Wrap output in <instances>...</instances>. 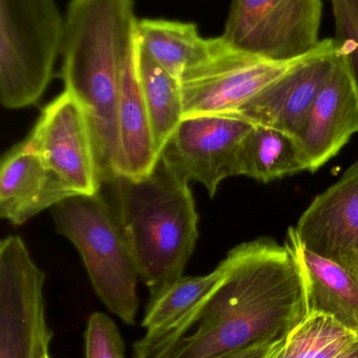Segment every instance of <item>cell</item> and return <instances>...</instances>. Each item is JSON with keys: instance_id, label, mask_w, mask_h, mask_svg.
I'll list each match as a JSON object with an SVG mask.
<instances>
[{"instance_id": "5bb4252c", "label": "cell", "mask_w": 358, "mask_h": 358, "mask_svg": "<svg viewBox=\"0 0 358 358\" xmlns=\"http://www.w3.org/2000/svg\"><path fill=\"white\" fill-rule=\"evenodd\" d=\"M76 194L42 161L27 140L11 149L0 169V216L21 225Z\"/></svg>"}, {"instance_id": "ba28073f", "label": "cell", "mask_w": 358, "mask_h": 358, "mask_svg": "<svg viewBox=\"0 0 358 358\" xmlns=\"http://www.w3.org/2000/svg\"><path fill=\"white\" fill-rule=\"evenodd\" d=\"M46 273L23 240L0 243V358H43L53 338L44 313Z\"/></svg>"}, {"instance_id": "7a4b0ae2", "label": "cell", "mask_w": 358, "mask_h": 358, "mask_svg": "<svg viewBox=\"0 0 358 358\" xmlns=\"http://www.w3.org/2000/svg\"><path fill=\"white\" fill-rule=\"evenodd\" d=\"M138 22L135 0H71L64 15L61 78L88 115L102 176L120 170V86Z\"/></svg>"}, {"instance_id": "d6986e66", "label": "cell", "mask_w": 358, "mask_h": 358, "mask_svg": "<svg viewBox=\"0 0 358 358\" xmlns=\"http://www.w3.org/2000/svg\"><path fill=\"white\" fill-rule=\"evenodd\" d=\"M139 71L153 144L160 157L170 136L184 117L180 81L143 52L141 48Z\"/></svg>"}, {"instance_id": "277c9868", "label": "cell", "mask_w": 358, "mask_h": 358, "mask_svg": "<svg viewBox=\"0 0 358 358\" xmlns=\"http://www.w3.org/2000/svg\"><path fill=\"white\" fill-rule=\"evenodd\" d=\"M57 231L77 248L95 292L124 324L139 310L138 271L117 216L102 197L75 195L52 208Z\"/></svg>"}, {"instance_id": "7c38bea8", "label": "cell", "mask_w": 358, "mask_h": 358, "mask_svg": "<svg viewBox=\"0 0 358 358\" xmlns=\"http://www.w3.org/2000/svg\"><path fill=\"white\" fill-rule=\"evenodd\" d=\"M336 56L333 38L322 40L294 69L230 115L252 125L280 130L294 138L305 123Z\"/></svg>"}, {"instance_id": "9a60e30c", "label": "cell", "mask_w": 358, "mask_h": 358, "mask_svg": "<svg viewBox=\"0 0 358 358\" xmlns=\"http://www.w3.org/2000/svg\"><path fill=\"white\" fill-rule=\"evenodd\" d=\"M286 242L302 268L308 317H329L358 334V280L348 269L301 245L290 227Z\"/></svg>"}, {"instance_id": "e0dca14e", "label": "cell", "mask_w": 358, "mask_h": 358, "mask_svg": "<svg viewBox=\"0 0 358 358\" xmlns=\"http://www.w3.org/2000/svg\"><path fill=\"white\" fill-rule=\"evenodd\" d=\"M137 37L141 50L178 80L207 50L208 38L193 22L139 19Z\"/></svg>"}, {"instance_id": "d4e9b609", "label": "cell", "mask_w": 358, "mask_h": 358, "mask_svg": "<svg viewBox=\"0 0 358 358\" xmlns=\"http://www.w3.org/2000/svg\"><path fill=\"white\" fill-rule=\"evenodd\" d=\"M333 358H358V336Z\"/></svg>"}, {"instance_id": "30bf717a", "label": "cell", "mask_w": 358, "mask_h": 358, "mask_svg": "<svg viewBox=\"0 0 358 358\" xmlns=\"http://www.w3.org/2000/svg\"><path fill=\"white\" fill-rule=\"evenodd\" d=\"M42 161L76 195H97L100 172L88 115L63 90L48 103L27 138Z\"/></svg>"}, {"instance_id": "6da1fadb", "label": "cell", "mask_w": 358, "mask_h": 358, "mask_svg": "<svg viewBox=\"0 0 358 358\" xmlns=\"http://www.w3.org/2000/svg\"><path fill=\"white\" fill-rule=\"evenodd\" d=\"M224 262V279L202 307L193 331L151 358L226 357L283 342L306 321L304 277L287 242L280 245L269 238L245 242L231 250Z\"/></svg>"}, {"instance_id": "484cf974", "label": "cell", "mask_w": 358, "mask_h": 358, "mask_svg": "<svg viewBox=\"0 0 358 358\" xmlns=\"http://www.w3.org/2000/svg\"><path fill=\"white\" fill-rule=\"evenodd\" d=\"M345 268L348 269L353 275L358 280V252L350 257L344 264L342 265Z\"/></svg>"}, {"instance_id": "ffe728a7", "label": "cell", "mask_w": 358, "mask_h": 358, "mask_svg": "<svg viewBox=\"0 0 358 358\" xmlns=\"http://www.w3.org/2000/svg\"><path fill=\"white\" fill-rule=\"evenodd\" d=\"M344 330L346 329L329 317H308L270 358H307L315 348Z\"/></svg>"}, {"instance_id": "7402d4cb", "label": "cell", "mask_w": 358, "mask_h": 358, "mask_svg": "<svg viewBox=\"0 0 358 358\" xmlns=\"http://www.w3.org/2000/svg\"><path fill=\"white\" fill-rule=\"evenodd\" d=\"M85 358H125V345L115 322L102 313L90 315L85 331Z\"/></svg>"}, {"instance_id": "ac0fdd59", "label": "cell", "mask_w": 358, "mask_h": 358, "mask_svg": "<svg viewBox=\"0 0 358 358\" xmlns=\"http://www.w3.org/2000/svg\"><path fill=\"white\" fill-rule=\"evenodd\" d=\"M303 171H307L306 167L294 136L252 126L242 145L240 176L267 183Z\"/></svg>"}, {"instance_id": "8fae6325", "label": "cell", "mask_w": 358, "mask_h": 358, "mask_svg": "<svg viewBox=\"0 0 358 358\" xmlns=\"http://www.w3.org/2000/svg\"><path fill=\"white\" fill-rule=\"evenodd\" d=\"M357 132V81L336 50L333 65L294 136L307 171L315 172L328 163Z\"/></svg>"}, {"instance_id": "44dd1931", "label": "cell", "mask_w": 358, "mask_h": 358, "mask_svg": "<svg viewBox=\"0 0 358 358\" xmlns=\"http://www.w3.org/2000/svg\"><path fill=\"white\" fill-rule=\"evenodd\" d=\"M336 20V50L344 57L358 84V0H330Z\"/></svg>"}, {"instance_id": "2e32d148", "label": "cell", "mask_w": 358, "mask_h": 358, "mask_svg": "<svg viewBox=\"0 0 358 358\" xmlns=\"http://www.w3.org/2000/svg\"><path fill=\"white\" fill-rule=\"evenodd\" d=\"M138 37L122 73L118 105L120 136L119 176L139 178L153 171L159 161L139 71Z\"/></svg>"}, {"instance_id": "603a6c76", "label": "cell", "mask_w": 358, "mask_h": 358, "mask_svg": "<svg viewBox=\"0 0 358 358\" xmlns=\"http://www.w3.org/2000/svg\"><path fill=\"white\" fill-rule=\"evenodd\" d=\"M358 336L354 332L344 330L331 340L322 344L315 348L307 358H333L344 350L350 343H352Z\"/></svg>"}, {"instance_id": "9c48e42d", "label": "cell", "mask_w": 358, "mask_h": 358, "mask_svg": "<svg viewBox=\"0 0 358 358\" xmlns=\"http://www.w3.org/2000/svg\"><path fill=\"white\" fill-rule=\"evenodd\" d=\"M252 126L233 115L183 117L160 157L179 178L202 183L214 197L224 179L240 176L242 145Z\"/></svg>"}, {"instance_id": "3957f363", "label": "cell", "mask_w": 358, "mask_h": 358, "mask_svg": "<svg viewBox=\"0 0 358 358\" xmlns=\"http://www.w3.org/2000/svg\"><path fill=\"white\" fill-rule=\"evenodd\" d=\"M116 216L151 298L183 277L199 237L195 199L188 182L159 157L143 178L117 176Z\"/></svg>"}, {"instance_id": "cb8c5ba5", "label": "cell", "mask_w": 358, "mask_h": 358, "mask_svg": "<svg viewBox=\"0 0 358 358\" xmlns=\"http://www.w3.org/2000/svg\"><path fill=\"white\" fill-rule=\"evenodd\" d=\"M285 342L286 341H283V342L273 343V344L258 345L245 350L237 351L223 358H270Z\"/></svg>"}, {"instance_id": "8992f818", "label": "cell", "mask_w": 358, "mask_h": 358, "mask_svg": "<svg viewBox=\"0 0 358 358\" xmlns=\"http://www.w3.org/2000/svg\"><path fill=\"white\" fill-rule=\"evenodd\" d=\"M305 57L279 62L239 50L222 36L208 38L205 54L179 80L184 117L233 115Z\"/></svg>"}, {"instance_id": "5b68a950", "label": "cell", "mask_w": 358, "mask_h": 358, "mask_svg": "<svg viewBox=\"0 0 358 358\" xmlns=\"http://www.w3.org/2000/svg\"><path fill=\"white\" fill-rule=\"evenodd\" d=\"M64 16L56 0H0V101L35 105L54 76Z\"/></svg>"}, {"instance_id": "4fadbf2b", "label": "cell", "mask_w": 358, "mask_h": 358, "mask_svg": "<svg viewBox=\"0 0 358 358\" xmlns=\"http://www.w3.org/2000/svg\"><path fill=\"white\" fill-rule=\"evenodd\" d=\"M292 229L303 248L338 264L358 252V159L315 198Z\"/></svg>"}, {"instance_id": "52a82bcc", "label": "cell", "mask_w": 358, "mask_h": 358, "mask_svg": "<svg viewBox=\"0 0 358 358\" xmlns=\"http://www.w3.org/2000/svg\"><path fill=\"white\" fill-rule=\"evenodd\" d=\"M322 0H231L222 38L269 60L288 62L319 45Z\"/></svg>"}, {"instance_id": "4316f807", "label": "cell", "mask_w": 358, "mask_h": 358, "mask_svg": "<svg viewBox=\"0 0 358 358\" xmlns=\"http://www.w3.org/2000/svg\"><path fill=\"white\" fill-rule=\"evenodd\" d=\"M43 358H50V355H46V357H43Z\"/></svg>"}]
</instances>
